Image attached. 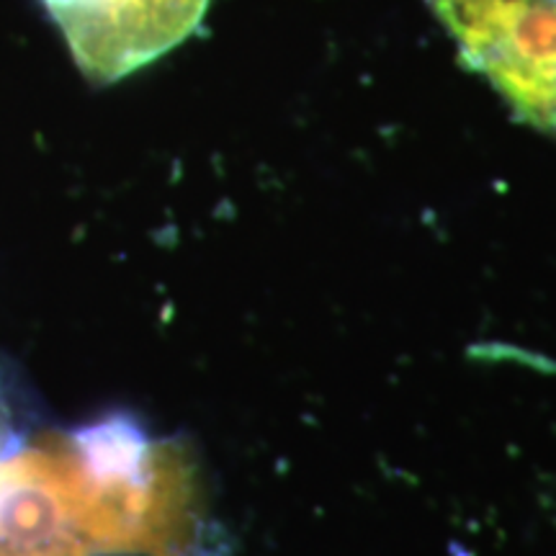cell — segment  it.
Listing matches in <instances>:
<instances>
[{
  "mask_svg": "<svg viewBox=\"0 0 556 556\" xmlns=\"http://www.w3.org/2000/svg\"><path fill=\"white\" fill-rule=\"evenodd\" d=\"M462 60L520 122L556 137V0H428Z\"/></svg>",
  "mask_w": 556,
  "mask_h": 556,
  "instance_id": "obj_2",
  "label": "cell"
},
{
  "mask_svg": "<svg viewBox=\"0 0 556 556\" xmlns=\"http://www.w3.org/2000/svg\"><path fill=\"white\" fill-rule=\"evenodd\" d=\"M0 556H90L75 516L67 433L0 458Z\"/></svg>",
  "mask_w": 556,
  "mask_h": 556,
  "instance_id": "obj_4",
  "label": "cell"
},
{
  "mask_svg": "<svg viewBox=\"0 0 556 556\" xmlns=\"http://www.w3.org/2000/svg\"><path fill=\"white\" fill-rule=\"evenodd\" d=\"M75 513L90 556H225L191 448L131 415L67 433Z\"/></svg>",
  "mask_w": 556,
  "mask_h": 556,
  "instance_id": "obj_1",
  "label": "cell"
},
{
  "mask_svg": "<svg viewBox=\"0 0 556 556\" xmlns=\"http://www.w3.org/2000/svg\"><path fill=\"white\" fill-rule=\"evenodd\" d=\"M212 0H41L96 86L127 78L197 31Z\"/></svg>",
  "mask_w": 556,
  "mask_h": 556,
  "instance_id": "obj_3",
  "label": "cell"
}]
</instances>
